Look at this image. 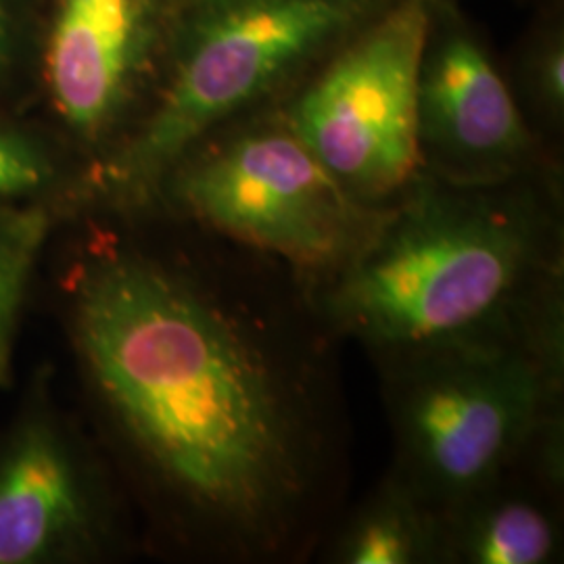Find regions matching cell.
<instances>
[{
  "label": "cell",
  "mask_w": 564,
  "mask_h": 564,
  "mask_svg": "<svg viewBox=\"0 0 564 564\" xmlns=\"http://www.w3.org/2000/svg\"><path fill=\"white\" fill-rule=\"evenodd\" d=\"M552 498L523 489L510 473L445 514L442 563H554L563 547V527Z\"/></svg>",
  "instance_id": "obj_10"
},
{
  "label": "cell",
  "mask_w": 564,
  "mask_h": 564,
  "mask_svg": "<svg viewBox=\"0 0 564 564\" xmlns=\"http://www.w3.org/2000/svg\"><path fill=\"white\" fill-rule=\"evenodd\" d=\"M176 195L216 237L279 263L305 286L339 272L391 205L354 197L286 123L214 147L182 170Z\"/></svg>",
  "instance_id": "obj_4"
},
{
  "label": "cell",
  "mask_w": 564,
  "mask_h": 564,
  "mask_svg": "<svg viewBox=\"0 0 564 564\" xmlns=\"http://www.w3.org/2000/svg\"><path fill=\"white\" fill-rule=\"evenodd\" d=\"M563 295L523 330L381 356L391 473L440 521L523 466L563 424Z\"/></svg>",
  "instance_id": "obj_3"
},
{
  "label": "cell",
  "mask_w": 564,
  "mask_h": 564,
  "mask_svg": "<svg viewBox=\"0 0 564 564\" xmlns=\"http://www.w3.org/2000/svg\"><path fill=\"white\" fill-rule=\"evenodd\" d=\"M46 232L42 209H0V381L9 370L21 305Z\"/></svg>",
  "instance_id": "obj_12"
},
{
  "label": "cell",
  "mask_w": 564,
  "mask_h": 564,
  "mask_svg": "<svg viewBox=\"0 0 564 564\" xmlns=\"http://www.w3.org/2000/svg\"><path fill=\"white\" fill-rule=\"evenodd\" d=\"M86 523L88 505L63 445L32 426L0 466V564L32 563Z\"/></svg>",
  "instance_id": "obj_9"
},
{
  "label": "cell",
  "mask_w": 564,
  "mask_h": 564,
  "mask_svg": "<svg viewBox=\"0 0 564 564\" xmlns=\"http://www.w3.org/2000/svg\"><path fill=\"white\" fill-rule=\"evenodd\" d=\"M349 20L343 0H224L193 30L162 102L126 147L116 176L141 188L262 97Z\"/></svg>",
  "instance_id": "obj_5"
},
{
  "label": "cell",
  "mask_w": 564,
  "mask_h": 564,
  "mask_svg": "<svg viewBox=\"0 0 564 564\" xmlns=\"http://www.w3.org/2000/svg\"><path fill=\"white\" fill-rule=\"evenodd\" d=\"M419 134L423 163L444 178L502 182L523 163L531 137L502 76L464 36L445 42L421 74Z\"/></svg>",
  "instance_id": "obj_7"
},
{
  "label": "cell",
  "mask_w": 564,
  "mask_h": 564,
  "mask_svg": "<svg viewBox=\"0 0 564 564\" xmlns=\"http://www.w3.org/2000/svg\"><path fill=\"white\" fill-rule=\"evenodd\" d=\"M241 270L223 286L139 251L101 253L82 274L74 323L151 473L237 561H274L321 523L339 473V410L323 341L302 324L312 297L282 307Z\"/></svg>",
  "instance_id": "obj_1"
},
{
  "label": "cell",
  "mask_w": 564,
  "mask_h": 564,
  "mask_svg": "<svg viewBox=\"0 0 564 564\" xmlns=\"http://www.w3.org/2000/svg\"><path fill=\"white\" fill-rule=\"evenodd\" d=\"M147 41V0H61L46 74L61 116L97 132L120 111Z\"/></svg>",
  "instance_id": "obj_8"
},
{
  "label": "cell",
  "mask_w": 564,
  "mask_h": 564,
  "mask_svg": "<svg viewBox=\"0 0 564 564\" xmlns=\"http://www.w3.org/2000/svg\"><path fill=\"white\" fill-rule=\"evenodd\" d=\"M46 176L48 165L30 142L0 130V195L39 188Z\"/></svg>",
  "instance_id": "obj_13"
},
{
  "label": "cell",
  "mask_w": 564,
  "mask_h": 564,
  "mask_svg": "<svg viewBox=\"0 0 564 564\" xmlns=\"http://www.w3.org/2000/svg\"><path fill=\"white\" fill-rule=\"evenodd\" d=\"M542 93L552 109H561L564 99V59L563 51L552 53L542 69Z\"/></svg>",
  "instance_id": "obj_14"
},
{
  "label": "cell",
  "mask_w": 564,
  "mask_h": 564,
  "mask_svg": "<svg viewBox=\"0 0 564 564\" xmlns=\"http://www.w3.org/2000/svg\"><path fill=\"white\" fill-rule=\"evenodd\" d=\"M429 18L391 11L289 111L286 126L360 202L387 207L421 176L419 93Z\"/></svg>",
  "instance_id": "obj_6"
},
{
  "label": "cell",
  "mask_w": 564,
  "mask_h": 564,
  "mask_svg": "<svg viewBox=\"0 0 564 564\" xmlns=\"http://www.w3.org/2000/svg\"><path fill=\"white\" fill-rule=\"evenodd\" d=\"M498 184L419 176L339 272L307 286L324 326L375 358L523 330L563 293V232Z\"/></svg>",
  "instance_id": "obj_2"
},
{
  "label": "cell",
  "mask_w": 564,
  "mask_h": 564,
  "mask_svg": "<svg viewBox=\"0 0 564 564\" xmlns=\"http://www.w3.org/2000/svg\"><path fill=\"white\" fill-rule=\"evenodd\" d=\"M328 556L339 564L442 563V521L389 473L337 531Z\"/></svg>",
  "instance_id": "obj_11"
},
{
  "label": "cell",
  "mask_w": 564,
  "mask_h": 564,
  "mask_svg": "<svg viewBox=\"0 0 564 564\" xmlns=\"http://www.w3.org/2000/svg\"><path fill=\"white\" fill-rule=\"evenodd\" d=\"M11 48V13L4 0H0V65L7 61Z\"/></svg>",
  "instance_id": "obj_15"
}]
</instances>
